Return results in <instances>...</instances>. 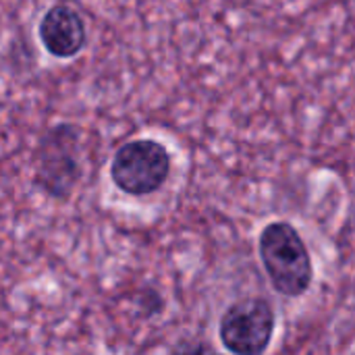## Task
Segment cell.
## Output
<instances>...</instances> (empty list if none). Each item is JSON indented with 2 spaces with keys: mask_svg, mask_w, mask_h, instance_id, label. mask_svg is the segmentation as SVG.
Returning a JSON list of instances; mask_svg holds the SVG:
<instances>
[{
  "mask_svg": "<svg viewBox=\"0 0 355 355\" xmlns=\"http://www.w3.org/2000/svg\"><path fill=\"white\" fill-rule=\"evenodd\" d=\"M258 252L262 266L277 293L287 297L304 295L314 279L310 252L291 223L277 220L262 229Z\"/></svg>",
  "mask_w": 355,
  "mask_h": 355,
  "instance_id": "6da1fadb",
  "label": "cell"
},
{
  "mask_svg": "<svg viewBox=\"0 0 355 355\" xmlns=\"http://www.w3.org/2000/svg\"><path fill=\"white\" fill-rule=\"evenodd\" d=\"M171 173L168 150L154 139H137L121 146L110 162V179L127 196L158 191Z\"/></svg>",
  "mask_w": 355,
  "mask_h": 355,
  "instance_id": "7a4b0ae2",
  "label": "cell"
},
{
  "mask_svg": "<svg viewBox=\"0 0 355 355\" xmlns=\"http://www.w3.org/2000/svg\"><path fill=\"white\" fill-rule=\"evenodd\" d=\"M275 310L266 300L235 302L220 318L218 337L227 352L237 355L264 354L275 335Z\"/></svg>",
  "mask_w": 355,
  "mask_h": 355,
  "instance_id": "3957f363",
  "label": "cell"
},
{
  "mask_svg": "<svg viewBox=\"0 0 355 355\" xmlns=\"http://www.w3.org/2000/svg\"><path fill=\"white\" fill-rule=\"evenodd\" d=\"M77 131L71 125L54 127L40 148V173L37 183L54 198L69 196L71 187L79 179L77 160Z\"/></svg>",
  "mask_w": 355,
  "mask_h": 355,
  "instance_id": "277c9868",
  "label": "cell"
},
{
  "mask_svg": "<svg viewBox=\"0 0 355 355\" xmlns=\"http://www.w3.org/2000/svg\"><path fill=\"white\" fill-rule=\"evenodd\" d=\"M37 33L42 46L56 58H71L79 54L87 37L81 12L67 2H56L44 12Z\"/></svg>",
  "mask_w": 355,
  "mask_h": 355,
  "instance_id": "5b68a950",
  "label": "cell"
}]
</instances>
